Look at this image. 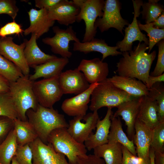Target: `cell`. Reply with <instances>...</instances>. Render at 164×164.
Masks as SVG:
<instances>
[{
  "label": "cell",
  "mask_w": 164,
  "mask_h": 164,
  "mask_svg": "<svg viewBox=\"0 0 164 164\" xmlns=\"http://www.w3.org/2000/svg\"><path fill=\"white\" fill-rule=\"evenodd\" d=\"M148 50L147 45L139 42L133 50L122 52V56L117 63L118 75L136 78L145 85L156 55L155 50L148 53L146 52Z\"/></svg>",
  "instance_id": "6da1fadb"
},
{
  "label": "cell",
  "mask_w": 164,
  "mask_h": 164,
  "mask_svg": "<svg viewBox=\"0 0 164 164\" xmlns=\"http://www.w3.org/2000/svg\"><path fill=\"white\" fill-rule=\"evenodd\" d=\"M26 115L38 138L46 144L48 143V137L52 131L60 128H67L68 126L63 115L53 108H45L39 104L36 110L29 109Z\"/></svg>",
  "instance_id": "7a4b0ae2"
},
{
  "label": "cell",
  "mask_w": 164,
  "mask_h": 164,
  "mask_svg": "<svg viewBox=\"0 0 164 164\" xmlns=\"http://www.w3.org/2000/svg\"><path fill=\"white\" fill-rule=\"evenodd\" d=\"M98 83L91 95L89 108L93 111H97L103 107H117L134 98L114 85L108 78Z\"/></svg>",
  "instance_id": "3957f363"
},
{
  "label": "cell",
  "mask_w": 164,
  "mask_h": 164,
  "mask_svg": "<svg viewBox=\"0 0 164 164\" xmlns=\"http://www.w3.org/2000/svg\"><path fill=\"white\" fill-rule=\"evenodd\" d=\"M33 81L29 76L23 75L10 84L9 92L12 97L18 118L27 121V111L30 109L36 110L39 104L32 88Z\"/></svg>",
  "instance_id": "277c9868"
},
{
  "label": "cell",
  "mask_w": 164,
  "mask_h": 164,
  "mask_svg": "<svg viewBox=\"0 0 164 164\" xmlns=\"http://www.w3.org/2000/svg\"><path fill=\"white\" fill-rule=\"evenodd\" d=\"M47 142L55 151L64 155L70 164H75L78 158L87 155V150L84 143L76 141L68 132L67 128L56 129L49 136Z\"/></svg>",
  "instance_id": "5b68a950"
},
{
  "label": "cell",
  "mask_w": 164,
  "mask_h": 164,
  "mask_svg": "<svg viewBox=\"0 0 164 164\" xmlns=\"http://www.w3.org/2000/svg\"><path fill=\"white\" fill-rule=\"evenodd\" d=\"M74 3L80 8L76 17V21L80 22L84 20L85 30L82 42H88L94 38L97 29L94 26L98 18L102 17L105 3L104 0H73Z\"/></svg>",
  "instance_id": "8992f818"
},
{
  "label": "cell",
  "mask_w": 164,
  "mask_h": 164,
  "mask_svg": "<svg viewBox=\"0 0 164 164\" xmlns=\"http://www.w3.org/2000/svg\"><path fill=\"white\" fill-rule=\"evenodd\" d=\"M32 88L38 103L46 108H53L63 94L60 85L59 76L33 81Z\"/></svg>",
  "instance_id": "52a82bcc"
},
{
  "label": "cell",
  "mask_w": 164,
  "mask_h": 164,
  "mask_svg": "<svg viewBox=\"0 0 164 164\" xmlns=\"http://www.w3.org/2000/svg\"><path fill=\"white\" fill-rule=\"evenodd\" d=\"M121 9V3L119 1H105L103 15L96 20L95 27L96 29L98 28L102 33L107 31L111 28H115L123 35L124 28L130 23L121 16L120 13Z\"/></svg>",
  "instance_id": "ba28073f"
},
{
  "label": "cell",
  "mask_w": 164,
  "mask_h": 164,
  "mask_svg": "<svg viewBox=\"0 0 164 164\" xmlns=\"http://www.w3.org/2000/svg\"><path fill=\"white\" fill-rule=\"evenodd\" d=\"M53 30L54 36L43 38V42L50 46L51 51L54 53L59 54L62 57L70 58L72 55L69 50L70 42H80L72 26H69L66 29H63L55 26L53 27Z\"/></svg>",
  "instance_id": "9c48e42d"
},
{
  "label": "cell",
  "mask_w": 164,
  "mask_h": 164,
  "mask_svg": "<svg viewBox=\"0 0 164 164\" xmlns=\"http://www.w3.org/2000/svg\"><path fill=\"white\" fill-rule=\"evenodd\" d=\"M134 10V16L132 22L124 29L125 35L123 39L116 44L121 52L129 51L132 50L133 43L136 41L144 42L149 45V39L141 31L138 24L137 18L140 14V8L143 2L141 0H132Z\"/></svg>",
  "instance_id": "30bf717a"
},
{
  "label": "cell",
  "mask_w": 164,
  "mask_h": 164,
  "mask_svg": "<svg viewBox=\"0 0 164 164\" xmlns=\"http://www.w3.org/2000/svg\"><path fill=\"white\" fill-rule=\"evenodd\" d=\"M99 118L97 111L77 116L69 121L67 130L77 142L84 143L96 127Z\"/></svg>",
  "instance_id": "8fae6325"
},
{
  "label": "cell",
  "mask_w": 164,
  "mask_h": 164,
  "mask_svg": "<svg viewBox=\"0 0 164 164\" xmlns=\"http://www.w3.org/2000/svg\"><path fill=\"white\" fill-rule=\"evenodd\" d=\"M11 36L0 37V54L10 61L21 71L24 76H29V67L24 55L25 42L20 45L15 43Z\"/></svg>",
  "instance_id": "7c38bea8"
},
{
  "label": "cell",
  "mask_w": 164,
  "mask_h": 164,
  "mask_svg": "<svg viewBox=\"0 0 164 164\" xmlns=\"http://www.w3.org/2000/svg\"><path fill=\"white\" fill-rule=\"evenodd\" d=\"M32 153V164H70L65 156L55 151L52 145L39 138L29 144Z\"/></svg>",
  "instance_id": "4fadbf2b"
},
{
  "label": "cell",
  "mask_w": 164,
  "mask_h": 164,
  "mask_svg": "<svg viewBox=\"0 0 164 164\" xmlns=\"http://www.w3.org/2000/svg\"><path fill=\"white\" fill-rule=\"evenodd\" d=\"M60 86L63 94H79L90 85L84 74L77 68L62 72L59 76Z\"/></svg>",
  "instance_id": "5bb4252c"
},
{
  "label": "cell",
  "mask_w": 164,
  "mask_h": 164,
  "mask_svg": "<svg viewBox=\"0 0 164 164\" xmlns=\"http://www.w3.org/2000/svg\"><path fill=\"white\" fill-rule=\"evenodd\" d=\"M98 84L96 83L90 84L89 87L83 92L65 99L61 106L62 111L70 116H85L87 114L91 94Z\"/></svg>",
  "instance_id": "9a60e30c"
},
{
  "label": "cell",
  "mask_w": 164,
  "mask_h": 164,
  "mask_svg": "<svg viewBox=\"0 0 164 164\" xmlns=\"http://www.w3.org/2000/svg\"><path fill=\"white\" fill-rule=\"evenodd\" d=\"M77 68L84 74L91 84L106 79L109 73L108 63L97 57L90 60L82 59Z\"/></svg>",
  "instance_id": "2e32d148"
},
{
  "label": "cell",
  "mask_w": 164,
  "mask_h": 164,
  "mask_svg": "<svg viewBox=\"0 0 164 164\" xmlns=\"http://www.w3.org/2000/svg\"><path fill=\"white\" fill-rule=\"evenodd\" d=\"M141 101V97H134L118 106L117 110L113 114L114 116H121L127 126L128 137L133 140L135 133V125L137 118Z\"/></svg>",
  "instance_id": "e0dca14e"
},
{
  "label": "cell",
  "mask_w": 164,
  "mask_h": 164,
  "mask_svg": "<svg viewBox=\"0 0 164 164\" xmlns=\"http://www.w3.org/2000/svg\"><path fill=\"white\" fill-rule=\"evenodd\" d=\"M80 8L73 1L61 0L48 10L49 18L60 24L68 26L76 22Z\"/></svg>",
  "instance_id": "ac0fdd59"
},
{
  "label": "cell",
  "mask_w": 164,
  "mask_h": 164,
  "mask_svg": "<svg viewBox=\"0 0 164 164\" xmlns=\"http://www.w3.org/2000/svg\"><path fill=\"white\" fill-rule=\"evenodd\" d=\"M30 25L24 30V34L26 36L30 33L36 34L37 39L47 32L55 21L49 17L48 10L45 9L37 10L32 8L28 12Z\"/></svg>",
  "instance_id": "d6986e66"
},
{
  "label": "cell",
  "mask_w": 164,
  "mask_h": 164,
  "mask_svg": "<svg viewBox=\"0 0 164 164\" xmlns=\"http://www.w3.org/2000/svg\"><path fill=\"white\" fill-rule=\"evenodd\" d=\"M113 114L112 108H108L106 114L102 120H98L94 134L92 133L84 142L87 150L91 151L95 147L108 142V137L111 125V116Z\"/></svg>",
  "instance_id": "ffe728a7"
},
{
  "label": "cell",
  "mask_w": 164,
  "mask_h": 164,
  "mask_svg": "<svg viewBox=\"0 0 164 164\" xmlns=\"http://www.w3.org/2000/svg\"><path fill=\"white\" fill-rule=\"evenodd\" d=\"M118 46L108 45L104 39L94 38L90 41L84 42H74L73 50L87 54L92 52H97L102 55V61L109 56H117L121 55L122 52L118 51Z\"/></svg>",
  "instance_id": "44dd1931"
},
{
  "label": "cell",
  "mask_w": 164,
  "mask_h": 164,
  "mask_svg": "<svg viewBox=\"0 0 164 164\" xmlns=\"http://www.w3.org/2000/svg\"><path fill=\"white\" fill-rule=\"evenodd\" d=\"M133 141L138 157L142 159L148 158L152 129L137 119Z\"/></svg>",
  "instance_id": "7402d4cb"
},
{
  "label": "cell",
  "mask_w": 164,
  "mask_h": 164,
  "mask_svg": "<svg viewBox=\"0 0 164 164\" xmlns=\"http://www.w3.org/2000/svg\"><path fill=\"white\" fill-rule=\"evenodd\" d=\"M69 62V59L58 57L52 59L42 64L33 66L34 73L29 76V79L35 81L39 78H48L59 76Z\"/></svg>",
  "instance_id": "603a6c76"
},
{
  "label": "cell",
  "mask_w": 164,
  "mask_h": 164,
  "mask_svg": "<svg viewBox=\"0 0 164 164\" xmlns=\"http://www.w3.org/2000/svg\"><path fill=\"white\" fill-rule=\"evenodd\" d=\"M108 79L114 85L133 97L138 98L148 94L149 90L145 85L136 78L115 75Z\"/></svg>",
  "instance_id": "cb8c5ba5"
},
{
  "label": "cell",
  "mask_w": 164,
  "mask_h": 164,
  "mask_svg": "<svg viewBox=\"0 0 164 164\" xmlns=\"http://www.w3.org/2000/svg\"><path fill=\"white\" fill-rule=\"evenodd\" d=\"M37 36L35 33L31 34L29 40L25 39V47L24 56L30 67L44 63L57 57L54 55L47 54L42 51L36 42Z\"/></svg>",
  "instance_id": "d4e9b609"
},
{
  "label": "cell",
  "mask_w": 164,
  "mask_h": 164,
  "mask_svg": "<svg viewBox=\"0 0 164 164\" xmlns=\"http://www.w3.org/2000/svg\"><path fill=\"white\" fill-rule=\"evenodd\" d=\"M110 119L111 125L108 137V143H119L133 155L136 156V148L133 141L130 140L123 131L120 117H115L112 114Z\"/></svg>",
  "instance_id": "484cf974"
},
{
  "label": "cell",
  "mask_w": 164,
  "mask_h": 164,
  "mask_svg": "<svg viewBox=\"0 0 164 164\" xmlns=\"http://www.w3.org/2000/svg\"><path fill=\"white\" fill-rule=\"evenodd\" d=\"M137 119L152 129L158 125L160 122L156 101L147 95L141 97Z\"/></svg>",
  "instance_id": "4316f807"
},
{
  "label": "cell",
  "mask_w": 164,
  "mask_h": 164,
  "mask_svg": "<svg viewBox=\"0 0 164 164\" xmlns=\"http://www.w3.org/2000/svg\"><path fill=\"white\" fill-rule=\"evenodd\" d=\"M94 154L103 158L105 164H121L122 145L118 143H108L93 149Z\"/></svg>",
  "instance_id": "83f0119b"
},
{
  "label": "cell",
  "mask_w": 164,
  "mask_h": 164,
  "mask_svg": "<svg viewBox=\"0 0 164 164\" xmlns=\"http://www.w3.org/2000/svg\"><path fill=\"white\" fill-rule=\"evenodd\" d=\"M13 121L18 145L29 144L38 138L33 126L28 120L24 121L17 118Z\"/></svg>",
  "instance_id": "f1b7e54d"
},
{
  "label": "cell",
  "mask_w": 164,
  "mask_h": 164,
  "mask_svg": "<svg viewBox=\"0 0 164 164\" xmlns=\"http://www.w3.org/2000/svg\"><path fill=\"white\" fill-rule=\"evenodd\" d=\"M18 146L16 133L13 128L0 144V164H11Z\"/></svg>",
  "instance_id": "f546056e"
},
{
  "label": "cell",
  "mask_w": 164,
  "mask_h": 164,
  "mask_svg": "<svg viewBox=\"0 0 164 164\" xmlns=\"http://www.w3.org/2000/svg\"><path fill=\"white\" fill-rule=\"evenodd\" d=\"M159 0H149L148 2L143 3L142 10L140 11L142 19L145 24L154 22L164 11L163 5L158 3Z\"/></svg>",
  "instance_id": "4dcf8cb0"
},
{
  "label": "cell",
  "mask_w": 164,
  "mask_h": 164,
  "mask_svg": "<svg viewBox=\"0 0 164 164\" xmlns=\"http://www.w3.org/2000/svg\"><path fill=\"white\" fill-rule=\"evenodd\" d=\"M147 96L156 101L157 112L160 122H164V86L161 82L154 84L148 89Z\"/></svg>",
  "instance_id": "1f68e13d"
},
{
  "label": "cell",
  "mask_w": 164,
  "mask_h": 164,
  "mask_svg": "<svg viewBox=\"0 0 164 164\" xmlns=\"http://www.w3.org/2000/svg\"><path fill=\"white\" fill-rule=\"evenodd\" d=\"M0 74L10 82L16 81L24 75L18 67L0 54Z\"/></svg>",
  "instance_id": "d6a6232c"
},
{
  "label": "cell",
  "mask_w": 164,
  "mask_h": 164,
  "mask_svg": "<svg viewBox=\"0 0 164 164\" xmlns=\"http://www.w3.org/2000/svg\"><path fill=\"white\" fill-rule=\"evenodd\" d=\"M138 24L140 30H144L149 36V53L155 45L160 40L164 39V29H159L153 26L152 22L142 24L138 21Z\"/></svg>",
  "instance_id": "836d02e7"
},
{
  "label": "cell",
  "mask_w": 164,
  "mask_h": 164,
  "mask_svg": "<svg viewBox=\"0 0 164 164\" xmlns=\"http://www.w3.org/2000/svg\"><path fill=\"white\" fill-rule=\"evenodd\" d=\"M0 116L12 120L18 118V116L12 97L9 92L0 94Z\"/></svg>",
  "instance_id": "e575fe53"
},
{
  "label": "cell",
  "mask_w": 164,
  "mask_h": 164,
  "mask_svg": "<svg viewBox=\"0 0 164 164\" xmlns=\"http://www.w3.org/2000/svg\"><path fill=\"white\" fill-rule=\"evenodd\" d=\"M150 148L155 152H164V122L152 129Z\"/></svg>",
  "instance_id": "d590c367"
},
{
  "label": "cell",
  "mask_w": 164,
  "mask_h": 164,
  "mask_svg": "<svg viewBox=\"0 0 164 164\" xmlns=\"http://www.w3.org/2000/svg\"><path fill=\"white\" fill-rule=\"evenodd\" d=\"M15 157L19 164H32V153L29 144L18 145Z\"/></svg>",
  "instance_id": "8d00e7d4"
},
{
  "label": "cell",
  "mask_w": 164,
  "mask_h": 164,
  "mask_svg": "<svg viewBox=\"0 0 164 164\" xmlns=\"http://www.w3.org/2000/svg\"><path fill=\"white\" fill-rule=\"evenodd\" d=\"M157 46L158 47V53L156 65L151 76H156L163 73L164 72V39L158 42Z\"/></svg>",
  "instance_id": "74e56055"
},
{
  "label": "cell",
  "mask_w": 164,
  "mask_h": 164,
  "mask_svg": "<svg viewBox=\"0 0 164 164\" xmlns=\"http://www.w3.org/2000/svg\"><path fill=\"white\" fill-rule=\"evenodd\" d=\"M16 2L14 0H0V14H7L14 20L19 10Z\"/></svg>",
  "instance_id": "f35d334b"
},
{
  "label": "cell",
  "mask_w": 164,
  "mask_h": 164,
  "mask_svg": "<svg viewBox=\"0 0 164 164\" xmlns=\"http://www.w3.org/2000/svg\"><path fill=\"white\" fill-rule=\"evenodd\" d=\"M21 26L15 21L9 22L0 29V37H4L13 34L19 35L23 32Z\"/></svg>",
  "instance_id": "ab89813d"
},
{
  "label": "cell",
  "mask_w": 164,
  "mask_h": 164,
  "mask_svg": "<svg viewBox=\"0 0 164 164\" xmlns=\"http://www.w3.org/2000/svg\"><path fill=\"white\" fill-rule=\"evenodd\" d=\"M13 128V120L6 117L0 116V142L7 137Z\"/></svg>",
  "instance_id": "60d3db41"
},
{
  "label": "cell",
  "mask_w": 164,
  "mask_h": 164,
  "mask_svg": "<svg viewBox=\"0 0 164 164\" xmlns=\"http://www.w3.org/2000/svg\"><path fill=\"white\" fill-rule=\"evenodd\" d=\"M75 164H105L104 160L94 154L79 156Z\"/></svg>",
  "instance_id": "b9f144b4"
},
{
  "label": "cell",
  "mask_w": 164,
  "mask_h": 164,
  "mask_svg": "<svg viewBox=\"0 0 164 164\" xmlns=\"http://www.w3.org/2000/svg\"><path fill=\"white\" fill-rule=\"evenodd\" d=\"M122 159L121 164H138L142 159L133 155L126 148L122 145Z\"/></svg>",
  "instance_id": "7bdbcfd3"
},
{
  "label": "cell",
  "mask_w": 164,
  "mask_h": 164,
  "mask_svg": "<svg viewBox=\"0 0 164 164\" xmlns=\"http://www.w3.org/2000/svg\"><path fill=\"white\" fill-rule=\"evenodd\" d=\"M61 0H35L36 7L39 9H45L48 10L57 4Z\"/></svg>",
  "instance_id": "ee69618b"
},
{
  "label": "cell",
  "mask_w": 164,
  "mask_h": 164,
  "mask_svg": "<svg viewBox=\"0 0 164 164\" xmlns=\"http://www.w3.org/2000/svg\"><path fill=\"white\" fill-rule=\"evenodd\" d=\"M164 81V73L156 76H153L149 75L145 84L148 89H150L155 84Z\"/></svg>",
  "instance_id": "f6af8a7d"
},
{
  "label": "cell",
  "mask_w": 164,
  "mask_h": 164,
  "mask_svg": "<svg viewBox=\"0 0 164 164\" xmlns=\"http://www.w3.org/2000/svg\"><path fill=\"white\" fill-rule=\"evenodd\" d=\"M10 82L0 74V94L9 92Z\"/></svg>",
  "instance_id": "bcb514c9"
},
{
  "label": "cell",
  "mask_w": 164,
  "mask_h": 164,
  "mask_svg": "<svg viewBox=\"0 0 164 164\" xmlns=\"http://www.w3.org/2000/svg\"><path fill=\"white\" fill-rule=\"evenodd\" d=\"M152 23L153 26L159 29H164V11Z\"/></svg>",
  "instance_id": "7dc6e473"
},
{
  "label": "cell",
  "mask_w": 164,
  "mask_h": 164,
  "mask_svg": "<svg viewBox=\"0 0 164 164\" xmlns=\"http://www.w3.org/2000/svg\"><path fill=\"white\" fill-rule=\"evenodd\" d=\"M155 164H164V152H155Z\"/></svg>",
  "instance_id": "c3c4849f"
},
{
  "label": "cell",
  "mask_w": 164,
  "mask_h": 164,
  "mask_svg": "<svg viewBox=\"0 0 164 164\" xmlns=\"http://www.w3.org/2000/svg\"><path fill=\"white\" fill-rule=\"evenodd\" d=\"M149 156L151 164H155V152L150 148L149 150Z\"/></svg>",
  "instance_id": "681fc988"
},
{
  "label": "cell",
  "mask_w": 164,
  "mask_h": 164,
  "mask_svg": "<svg viewBox=\"0 0 164 164\" xmlns=\"http://www.w3.org/2000/svg\"><path fill=\"white\" fill-rule=\"evenodd\" d=\"M138 164H151L149 157L145 159H142Z\"/></svg>",
  "instance_id": "f907efd6"
},
{
  "label": "cell",
  "mask_w": 164,
  "mask_h": 164,
  "mask_svg": "<svg viewBox=\"0 0 164 164\" xmlns=\"http://www.w3.org/2000/svg\"><path fill=\"white\" fill-rule=\"evenodd\" d=\"M11 164H19L17 161L15 156L12 159Z\"/></svg>",
  "instance_id": "816d5d0a"
}]
</instances>
